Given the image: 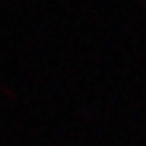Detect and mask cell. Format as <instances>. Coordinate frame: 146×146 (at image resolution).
I'll use <instances>...</instances> for the list:
<instances>
[{
  "label": "cell",
  "instance_id": "6da1fadb",
  "mask_svg": "<svg viewBox=\"0 0 146 146\" xmlns=\"http://www.w3.org/2000/svg\"><path fill=\"white\" fill-rule=\"evenodd\" d=\"M2 92H3V95H7L9 99H15V94H10V92H12L10 88H5V87H2Z\"/></svg>",
  "mask_w": 146,
  "mask_h": 146
}]
</instances>
